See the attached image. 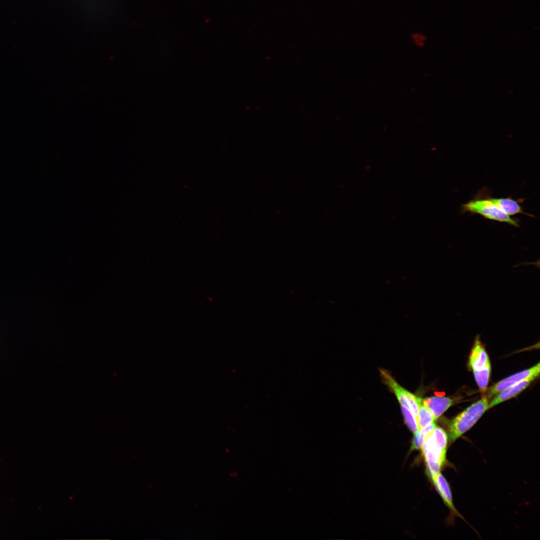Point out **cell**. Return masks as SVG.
I'll return each mask as SVG.
<instances>
[{
	"label": "cell",
	"instance_id": "cell-14",
	"mask_svg": "<svg viewBox=\"0 0 540 540\" xmlns=\"http://www.w3.org/2000/svg\"><path fill=\"white\" fill-rule=\"evenodd\" d=\"M400 407L404 423L412 432H416L419 428L416 416L407 406L400 404Z\"/></svg>",
	"mask_w": 540,
	"mask_h": 540
},
{
	"label": "cell",
	"instance_id": "cell-6",
	"mask_svg": "<svg viewBox=\"0 0 540 540\" xmlns=\"http://www.w3.org/2000/svg\"><path fill=\"white\" fill-rule=\"evenodd\" d=\"M539 374L540 372L536 373L496 394V396L488 404V408L516 396L524 390L532 380L539 376Z\"/></svg>",
	"mask_w": 540,
	"mask_h": 540
},
{
	"label": "cell",
	"instance_id": "cell-3",
	"mask_svg": "<svg viewBox=\"0 0 540 540\" xmlns=\"http://www.w3.org/2000/svg\"><path fill=\"white\" fill-rule=\"evenodd\" d=\"M422 454L426 464V473L432 480L440 472L446 460V449L442 448L430 434L424 440Z\"/></svg>",
	"mask_w": 540,
	"mask_h": 540
},
{
	"label": "cell",
	"instance_id": "cell-12",
	"mask_svg": "<svg viewBox=\"0 0 540 540\" xmlns=\"http://www.w3.org/2000/svg\"><path fill=\"white\" fill-rule=\"evenodd\" d=\"M436 426L435 421L418 430L414 432L410 450L422 449L424 440L432 432Z\"/></svg>",
	"mask_w": 540,
	"mask_h": 540
},
{
	"label": "cell",
	"instance_id": "cell-5",
	"mask_svg": "<svg viewBox=\"0 0 540 540\" xmlns=\"http://www.w3.org/2000/svg\"><path fill=\"white\" fill-rule=\"evenodd\" d=\"M540 372V363L534 366L517 372L494 384L488 390V396L492 397L506 388L512 386L532 375Z\"/></svg>",
	"mask_w": 540,
	"mask_h": 540
},
{
	"label": "cell",
	"instance_id": "cell-4",
	"mask_svg": "<svg viewBox=\"0 0 540 540\" xmlns=\"http://www.w3.org/2000/svg\"><path fill=\"white\" fill-rule=\"evenodd\" d=\"M379 370L384 384L394 394L400 404L408 408L417 418L420 398L401 386L388 370L383 368Z\"/></svg>",
	"mask_w": 540,
	"mask_h": 540
},
{
	"label": "cell",
	"instance_id": "cell-10",
	"mask_svg": "<svg viewBox=\"0 0 540 540\" xmlns=\"http://www.w3.org/2000/svg\"><path fill=\"white\" fill-rule=\"evenodd\" d=\"M432 481L444 504L454 514L462 518L454 505L450 487L444 477L440 473Z\"/></svg>",
	"mask_w": 540,
	"mask_h": 540
},
{
	"label": "cell",
	"instance_id": "cell-9",
	"mask_svg": "<svg viewBox=\"0 0 540 540\" xmlns=\"http://www.w3.org/2000/svg\"><path fill=\"white\" fill-rule=\"evenodd\" d=\"M422 402L432 411L436 419L452 405L454 400L448 397L433 396L422 399Z\"/></svg>",
	"mask_w": 540,
	"mask_h": 540
},
{
	"label": "cell",
	"instance_id": "cell-2",
	"mask_svg": "<svg viewBox=\"0 0 540 540\" xmlns=\"http://www.w3.org/2000/svg\"><path fill=\"white\" fill-rule=\"evenodd\" d=\"M482 192H482H479L474 199L462 204V212L478 214L490 220L506 222L511 226L520 227V220L518 219L512 218L506 214L490 200L488 196L484 194V191Z\"/></svg>",
	"mask_w": 540,
	"mask_h": 540
},
{
	"label": "cell",
	"instance_id": "cell-7",
	"mask_svg": "<svg viewBox=\"0 0 540 540\" xmlns=\"http://www.w3.org/2000/svg\"><path fill=\"white\" fill-rule=\"evenodd\" d=\"M490 362L488 355L480 336L476 337L468 359V366L472 370L480 368Z\"/></svg>",
	"mask_w": 540,
	"mask_h": 540
},
{
	"label": "cell",
	"instance_id": "cell-13",
	"mask_svg": "<svg viewBox=\"0 0 540 540\" xmlns=\"http://www.w3.org/2000/svg\"><path fill=\"white\" fill-rule=\"evenodd\" d=\"M436 418L432 411L422 402V398H420L418 401V414L417 421L418 428H420L426 426L434 421Z\"/></svg>",
	"mask_w": 540,
	"mask_h": 540
},
{
	"label": "cell",
	"instance_id": "cell-1",
	"mask_svg": "<svg viewBox=\"0 0 540 540\" xmlns=\"http://www.w3.org/2000/svg\"><path fill=\"white\" fill-rule=\"evenodd\" d=\"M488 409V401L487 398L484 396L454 418L448 427L450 442L455 441L470 430Z\"/></svg>",
	"mask_w": 540,
	"mask_h": 540
},
{
	"label": "cell",
	"instance_id": "cell-8",
	"mask_svg": "<svg viewBox=\"0 0 540 540\" xmlns=\"http://www.w3.org/2000/svg\"><path fill=\"white\" fill-rule=\"evenodd\" d=\"M488 198L494 204L496 205L502 211L506 214L512 216L518 214H523L532 216L525 213L523 208L520 205V202H523V199L515 200L512 198H496L488 196Z\"/></svg>",
	"mask_w": 540,
	"mask_h": 540
},
{
	"label": "cell",
	"instance_id": "cell-11",
	"mask_svg": "<svg viewBox=\"0 0 540 540\" xmlns=\"http://www.w3.org/2000/svg\"><path fill=\"white\" fill-rule=\"evenodd\" d=\"M473 372L476 381L480 390L482 392H485L488 390V384L491 372V366L488 362L483 367L474 369Z\"/></svg>",
	"mask_w": 540,
	"mask_h": 540
},
{
	"label": "cell",
	"instance_id": "cell-15",
	"mask_svg": "<svg viewBox=\"0 0 540 540\" xmlns=\"http://www.w3.org/2000/svg\"><path fill=\"white\" fill-rule=\"evenodd\" d=\"M410 38L414 44L419 48L423 47L426 44V36L420 32H414L410 34Z\"/></svg>",
	"mask_w": 540,
	"mask_h": 540
}]
</instances>
